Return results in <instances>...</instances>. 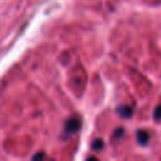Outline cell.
Instances as JSON below:
<instances>
[{
  "instance_id": "6da1fadb",
  "label": "cell",
  "mask_w": 161,
  "mask_h": 161,
  "mask_svg": "<svg viewBox=\"0 0 161 161\" xmlns=\"http://www.w3.org/2000/svg\"><path fill=\"white\" fill-rule=\"evenodd\" d=\"M80 128V118L78 116H73L70 118H68L64 123V130H63V137H68L72 136L74 133H77Z\"/></svg>"
},
{
  "instance_id": "7a4b0ae2",
  "label": "cell",
  "mask_w": 161,
  "mask_h": 161,
  "mask_svg": "<svg viewBox=\"0 0 161 161\" xmlns=\"http://www.w3.org/2000/svg\"><path fill=\"white\" fill-rule=\"evenodd\" d=\"M117 113H118L121 117L128 118V117L132 116L133 109H132V107H130V106H121V107L117 108Z\"/></svg>"
},
{
  "instance_id": "3957f363",
  "label": "cell",
  "mask_w": 161,
  "mask_h": 161,
  "mask_svg": "<svg viewBox=\"0 0 161 161\" xmlns=\"http://www.w3.org/2000/svg\"><path fill=\"white\" fill-rule=\"evenodd\" d=\"M148 140H150V133H148L147 131L140 130V131L137 132V141H138V143L146 145V143L148 142Z\"/></svg>"
},
{
  "instance_id": "277c9868",
  "label": "cell",
  "mask_w": 161,
  "mask_h": 161,
  "mask_svg": "<svg viewBox=\"0 0 161 161\" xmlns=\"http://www.w3.org/2000/svg\"><path fill=\"white\" fill-rule=\"evenodd\" d=\"M91 147H92L93 150H101V148L103 147V141H102L101 138H96V140L92 141Z\"/></svg>"
},
{
  "instance_id": "5b68a950",
  "label": "cell",
  "mask_w": 161,
  "mask_h": 161,
  "mask_svg": "<svg viewBox=\"0 0 161 161\" xmlns=\"http://www.w3.org/2000/svg\"><path fill=\"white\" fill-rule=\"evenodd\" d=\"M153 118L156 121H161V103L153 109Z\"/></svg>"
},
{
  "instance_id": "8992f818",
  "label": "cell",
  "mask_w": 161,
  "mask_h": 161,
  "mask_svg": "<svg viewBox=\"0 0 161 161\" xmlns=\"http://www.w3.org/2000/svg\"><path fill=\"white\" fill-rule=\"evenodd\" d=\"M44 157H45V153L42 151V152H36L34 156H33V158H31V161H44Z\"/></svg>"
},
{
  "instance_id": "52a82bcc",
  "label": "cell",
  "mask_w": 161,
  "mask_h": 161,
  "mask_svg": "<svg viewBox=\"0 0 161 161\" xmlns=\"http://www.w3.org/2000/svg\"><path fill=\"white\" fill-rule=\"evenodd\" d=\"M86 161H99L97 157H94V156H91V157H88Z\"/></svg>"
}]
</instances>
